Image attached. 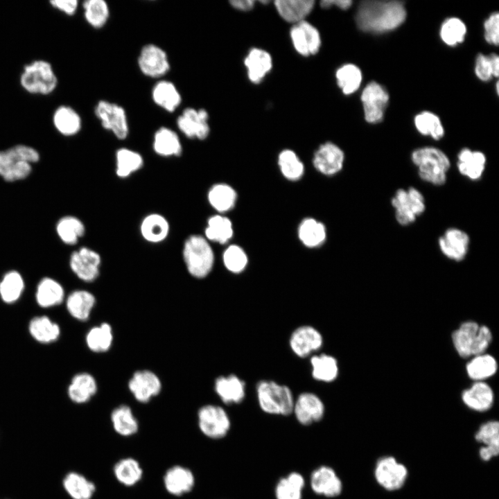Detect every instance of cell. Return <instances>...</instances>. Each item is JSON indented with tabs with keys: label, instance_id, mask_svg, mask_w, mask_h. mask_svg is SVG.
<instances>
[{
	"label": "cell",
	"instance_id": "cell-50",
	"mask_svg": "<svg viewBox=\"0 0 499 499\" xmlns=\"http://www.w3.org/2000/svg\"><path fill=\"white\" fill-rule=\"evenodd\" d=\"M417 131L425 136H430L435 140L441 139L444 129L438 116L428 111L417 114L414 119Z\"/></svg>",
	"mask_w": 499,
	"mask_h": 499
},
{
	"label": "cell",
	"instance_id": "cell-7",
	"mask_svg": "<svg viewBox=\"0 0 499 499\" xmlns=\"http://www.w3.org/2000/svg\"><path fill=\"white\" fill-rule=\"evenodd\" d=\"M198 428L206 437L220 439L225 437L231 428V420L221 406L208 404L198 411Z\"/></svg>",
	"mask_w": 499,
	"mask_h": 499
},
{
	"label": "cell",
	"instance_id": "cell-6",
	"mask_svg": "<svg viewBox=\"0 0 499 499\" xmlns=\"http://www.w3.org/2000/svg\"><path fill=\"white\" fill-rule=\"evenodd\" d=\"M397 222L407 226L415 222L426 210L425 198L416 188L399 189L391 200Z\"/></svg>",
	"mask_w": 499,
	"mask_h": 499
},
{
	"label": "cell",
	"instance_id": "cell-53",
	"mask_svg": "<svg viewBox=\"0 0 499 499\" xmlns=\"http://www.w3.org/2000/svg\"><path fill=\"white\" fill-rule=\"evenodd\" d=\"M466 34L465 24L457 17H449L441 24L440 37L447 45L455 46L464 40Z\"/></svg>",
	"mask_w": 499,
	"mask_h": 499
},
{
	"label": "cell",
	"instance_id": "cell-28",
	"mask_svg": "<svg viewBox=\"0 0 499 499\" xmlns=\"http://www.w3.org/2000/svg\"><path fill=\"white\" fill-rule=\"evenodd\" d=\"M97 389V383L92 375L80 373L72 378L67 392L73 402L82 404L88 402L96 394Z\"/></svg>",
	"mask_w": 499,
	"mask_h": 499
},
{
	"label": "cell",
	"instance_id": "cell-2",
	"mask_svg": "<svg viewBox=\"0 0 499 499\" xmlns=\"http://www.w3.org/2000/svg\"><path fill=\"white\" fill-rule=\"evenodd\" d=\"M411 159L422 180L435 186L446 183L450 162L443 151L435 147L417 148L412 152Z\"/></svg>",
	"mask_w": 499,
	"mask_h": 499
},
{
	"label": "cell",
	"instance_id": "cell-8",
	"mask_svg": "<svg viewBox=\"0 0 499 499\" xmlns=\"http://www.w3.org/2000/svg\"><path fill=\"white\" fill-rule=\"evenodd\" d=\"M94 114L102 127L112 132L117 139L123 140L128 137L129 133L128 116L122 106L101 100L96 105Z\"/></svg>",
	"mask_w": 499,
	"mask_h": 499
},
{
	"label": "cell",
	"instance_id": "cell-29",
	"mask_svg": "<svg viewBox=\"0 0 499 499\" xmlns=\"http://www.w3.org/2000/svg\"><path fill=\"white\" fill-rule=\"evenodd\" d=\"M464 403L471 409L476 411L489 410L493 403V392L489 385L482 381H476L462 395Z\"/></svg>",
	"mask_w": 499,
	"mask_h": 499
},
{
	"label": "cell",
	"instance_id": "cell-12",
	"mask_svg": "<svg viewBox=\"0 0 499 499\" xmlns=\"http://www.w3.org/2000/svg\"><path fill=\"white\" fill-rule=\"evenodd\" d=\"M138 66L143 75L154 78L164 76L170 69L167 53L153 44L142 47L138 58Z\"/></svg>",
	"mask_w": 499,
	"mask_h": 499
},
{
	"label": "cell",
	"instance_id": "cell-3",
	"mask_svg": "<svg viewBox=\"0 0 499 499\" xmlns=\"http://www.w3.org/2000/svg\"><path fill=\"white\" fill-rule=\"evenodd\" d=\"M256 392L259 405L265 413L280 416L292 413L295 399L288 386L271 380H261L256 385Z\"/></svg>",
	"mask_w": 499,
	"mask_h": 499
},
{
	"label": "cell",
	"instance_id": "cell-30",
	"mask_svg": "<svg viewBox=\"0 0 499 499\" xmlns=\"http://www.w3.org/2000/svg\"><path fill=\"white\" fill-rule=\"evenodd\" d=\"M114 476L121 484L132 487L142 479L143 471L139 462L131 457L120 459L113 466Z\"/></svg>",
	"mask_w": 499,
	"mask_h": 499
},
{
	"label": "cell",
	"instance_id": "cell-60",
	"mask_svg": "<svg viewBox=\"0 0 499 499\" xmlns=\"http://www.w3.org/2000/svg\"><path fill=\"white\" fill-rule=\"evenodd\" d=\"M351 4L352 1L351 0H324L320 2L321 7L324 8H328L332 6H335L342 10L348 9L350 8Z\"/></svg>",
	"mask_w": 499,
	"mask_h": 499
},
{
	"label": "cell",
	"instance_id": "cell-16",
	"mask_svg": "<svg viewBox=\"0 0 499 499\" xmlns=\"http://www.w3.org/2000/svg\"><path fill=\"white\" fill-rule=\"evenodd\" d=\"M128 389L138 402L147 403L160 393L161 382L153 371L139 370L129 380Z\"/></svg>",
	"mask_w": 499,
	"mask_h": 499
},
{
	"label": "cell",
	"instance_id": "cell-13",
	"mask_svg": "<svg viewBox=\"0 0 499 499\" xmlns=\"http://www.w3.org/2000/svg\"><path fill=\"white\" fill-rule=\"evenodd\" d=\"M322 333L310 325H303L295 329L289 339L292 351L298 357L304 358L319 351L323 346Z\"/></svg>",
	"mask_w": 499,
	"mask_h": 499
},
{
	"label": "cell",
	"instance_id": "cell-33",
	"mask_svg": "<svg viewBox=\"0 0 499 499\" xmlns=\"http://www.w3.org/2000/svg\"><path fill=\"white\" fill-rule=\"evenodd\" d=\"M154 103L164 110L173 112L181 104L182 96L175 85L168 80L157 82L152 89Z\"/></svg>",
	"mask_w": 499,
	"mask_h": 499
},
{
	"label": "cell",
	"instance_id": "cell-52",
	"mask_svg": "<svg viewBox=\"0 0 499 499\" xmlns=\"http://www.w3.org/2000/svg\"><path fill=\"white\" fill-rule=\"evenodd\" d=\"M299 237L307 247H314L319 245L326 238L324 226L314 219H305L299 226Z\"/></svg>",
	"mask_w": 499,
	"mask_h": 499
},
{
	"label": "cell",
	"instance_id": "cell-23",
	"mask_svg": "<svg viewBox=\"0 0 499 499\" xmlns=\"http://www.w3.org/2000/svg\"><path fill=\"white\" fill-rule=\"evenodd\" d=\"M342 150L333 143L327 142L319 146L313 157V165L320 173L331 175L339 172L344 162Z\"/></svg>",
	"mask_w": 499,
	"mask_h": 499
},
{
	"label": "cell",
	"instance_id": "cell-5",
	"mask_svg": "<svg viewBox=\"0 0 499 499\" xmlns=\"http://www.w3.org/2000/svg\"><path fill=\"white\" fill-rule=\"evenodd\" d=\"M21 87L28 93L49 95L58 84L51 64L44 60H35L24 65L19 77Z\"/></svg>",
	"mask_w": 499,
	"mask_h": 499
},
{
	"label": "cell",
	"instance_id": "cell-24",
	"mask_svg": "<svg viewBox=\"0 0 499 499\" xmlns=\"http://www.w3.org/2000/svg\"><path fill=\"white\" fill-rule=\"evenodd\" d=\"M214 389L226 405L240 403L245 397V383L235 374L220 376L214 383Z\"/></svg>",
	"mask_w": 499,
	"mask_h": 499
},
{
	"label": "cell",
	"instance_id": "cell-26",
	"mask_svg": "<svg viewBox=\"0 0 499 499\" xmlns=\"http://www.w3.org/2000/svg\"><path fill=\"white\" fill-rule=\"evenodd\" d=\"M52 121L55 130L65 137L77 134L82 128L80 116L68 105L58 107L53 112Z\"/></svg>",
	"mask_w": 499,
	"mask_h": 499
},
{
	"label": "cell",
	"instance_id": "cell-37",
	"mask_svg": "<svg viewBox=\"0 0 499 499\" xmlns=\"http://www.w3.org/2000/svg\"><path fill=\"white\" fill-rule=\"evenodd\" d=\"M313 0H277L274 6L281 17L288 22L298 23L310 12Z\"/></svg>",
	"mask_w": 499,
	"mask_h": 499
},
{
	"label": "cell",
	"instance_id": "cell-57",
	"mask_svg": "<svg viewBox=\"0 0 499 499\" xmlns=\"http://www.w3.org/2000/svg\"><path fill=\"white\" fill-rule=\"evenodd\" d=\"M223 263L225 268L233 273L242 272L247 263L244 251L237 245H230L223 254Z\"/></svg>",
	"mask_w": 499,
	"mask_h": 499
},
{
	"label": "cell",
	"instance_id": "cell-31",
	"mask_svg": "<svg viewBox=\"0 0 499 499\" xmlns=\"http://www.w3.org/2000/svg\"><path fill=\"white\" fill-rule=\"evenodd\" d=\"M110 419L115 432L123 437H130L139 431V422L128 405H120L111 412Z\"/></svg>",
	"mask_w": 499,
	"mask_h": 499
},
{
	"label": "cell",
	"instance_id": "cell-56",
	"mask_svg": "<svg viewBox=\"0 0 499 499\" xmlns=\"http://www.w3.org/2000/svg\"><path fill=\"white\" fill-rule=\"evenodd\" d=\"M478 441L484 444L485 448L496 454L499 452V423L491 421L484 423L475 435Z\"/></svg>",
	"mask_w": 499,
	"mask_h": 499
},
{
	"label": "cell",
	"instance_id": "cell-49",
	"mask_svg": "<svg viewBox=\"0 0 499 499\" xmlns=\"http://www.w3.org/2000/svg\"><path fill=\"white\" fill-rule=\"evenodd\" d=\"M86 21L94 28L103 27L110 17V9L104 0H87L82 3Z\"/></svg>",
	"mask_w": 499,
	"mask_h": 499
},
{
	"label": "cell",
	"instance_id": "cell-15",
	"mask_svg": "<svg viewBox=\"0 0 499 499\" xmlns=\"http://www.w3.org/2000/svg\"><path fill=\"white\" fill-rule=\"evenodd\" d=\"M209 114L204 109L185 108L177 119L179 130L189 139H205L210 132Z\"/></svg>",
	"mask_w": 499,
	"mask_h": 499
},
{
	"label": "cell",
	"instance_id": "cell-19",
	"mask_svg": "<svg viewBox=\"0 0 499 499\" xmlns=\"http://www.w3.org/2000/svg\"><path fill=\"white\" fill-rule=\"evenodd\" d=\"M163 484L169 494L180 497L192 491L195 484V477L190 469L177 464L166 471Z\"/></svg>",
	"mask_w": 499,
	"mask_h": 499
},
{
	"label": "cell",
	"instance_id": "cell-55",
	"mask_svg": "<svg viewBox=\"0 0 499 499\" xmlns=\"http://www.w3.org/2000/svg\"><path fill=\"white\" fill-rule=\"evenodd\" d=\"M475 73L477 77L482 81H488L493 76L498 77L499 74V58L496 53L489 55L479 54L475 60Z\"/></svg>",
	"mask_w": 499,
	"mask_h": 499
},
{
	"label": "cell",
	"instance_id": "cell-36",
	"mask_svg": "<svg viewBox=\"0 0 499 499\" xmlns=\"http://www.w3.org/2000/svg\"><path fill=\"white\" fill-rule=\"evenodd\" d=\"M64 490L72 499H91L96 492L95 484L78 472H69L63 479Z\"/></svg>",
	"mask_w": 499,
	"mask_h": 499
},
{
	"label": "cell",
	"instance_id": "cell-62",
	"mask_svg": "<svg viewBox=\"0 0 499 499\" xmlns=\"http://www.w3.org/2000/svg\"><path fill=\"white\" fill-rule=\"evenodd\" d=\"M496 91H497V94H498V82H496Z\"/></svg>",
	"mask_w": 499,
	"mask_h": 499
},
{
	"label": "cell",
	"instance_id": "cell-44",
	"mask_svg": "<svg viewBox=\"0 0 499 499\" xmlns=\"http://www.w3.org/2000/svg\"><path fill=\"white\" fill-rule=\"evenodd\" d=\"M116 164L117 176L125 178L143 166V159L139 152L127 148H121L116 152Z\"/></svg>",
	"mask_w": 499,
	"mask_h": 499
},
{
	"label": "cell",
	"instance_id": "cell-45",
	"mask_svg": "<svg viewBox=\"0 0 499 499\" xmlns=\"http://www.w3.org/2000/svg\"><path fill=\"white\" fill-rule=\"evenodd\" d=\"M236 199L235 191L226 184H215L208 193L209 204L219 212L227 211L233 208Z\"/></svg>",
	"mask_w": 499,
	"mask_h": 499
},
{
	"label": "cell",
	"instance_id": "cell-1",
	"mask_svg": "<svg viewBox=\"0 0 499 499\" xmlns=\"http://www.w3.org/2000/svg\"><path fill=\"white\" fill-rule=\"evenodd\" d=\"M405 18L404 4L399 1H363L356 14L358 27L371 33L392 30L401 26Z\"/></svg>",
	"mask_w": 499,
	"mask_h": 499
},
{
	"label": "cell",
	"instance_id": "cell-43",
	"mask_svg": "<svg viewBox=\"0 0 499 499\" xmlns=\"http://www.w3.org/2000/svg\"><path fill=\"white\" fill-rule=\"evenodd\" d=\"M56 232L64 243L73 245L84 235L85 227L79 218L73 216H66L58 221Z\"/></svg>",
	"mask_w": 499,
	"mask_h": 499
},
{
	"label": "cell",
	"instance_id": "cell-25",
	"mask_svg": "<svg viewBox=\"0 0 499 499\" xmlns=\"http://www.w3.org/2000/svg\"><path fill=\"white\" fill-rule=\"evenodd\" d=\"M486 162L487 158L483 152L464 148L457 155V167L462 175L477 181L482 177Z\"/></svg>",
	"mask_w": 499,
	"mask_h": 499
},
{
	"label": "cell",
	"instance_id": "cell-10",
	"mask_svg": "<svg viewBox=\"0 0 499 499\" xmlns=\"http://www.w3.org/2000/svg\"><path fill=\"white\" fill-rule=\"evenodd\" d=\"M361 100L365 120L369 123L380 122L389 101V94L379 83L371 81L364 88Z\"/></svg>",
	"mask_w": 499,
	"mask_h": 499
},
{
	"label": "cell",
	"instance_id": "cell-54",
	"mask_svg": "<svg viewBox=\"0 0 499 499\" xmlns=\"http://www.w3.org/2000/svg\"><path fill=\"white\" fill-rule=\"evenodd\" d=\"M278 164L281 173L288 180H298L304 173L303 164L290 150H283L279 154Z\"/></svg>",
	"mask_w": 499,
	"mask_h": 499
},
{
	"label": "cell",
	"instance_id": "cell-59",
	"mask_svg": "<svg viewBox=\"0 0 499 499\" xmlns=\"http://www.w3.org/2000/svg\"><path fill=\"white\" fill-rule=\"evenodd\" d=\"M49 3L53 8L68 16L73 15L78 6L77 0H52Z\"/></svg>",
	"mask_w": 499,
	"mask_h": 499
},
{
	"label": "cell",
	"instance_id": "cell-11",
	"mask_svg": "<svg viewBox=\"0 0 499 499\" xmlns=\"http://www.w3.org/2000/svg\"><path fill=\"white\" fill-rule=\"evenodd\" d=\"M100 265V254L86 247L74 251L69 259V266L72 272L85 282H92L98 278Z\"/></svg>",
	"mask_w": 499,
	"mask_h": 499
},
{
	"label": "cell",
	"instance_id": "cell-27",
	"mask_svg": "<svg viewBox=\"0 0 499 499\" xmlns=\"http://www.w3.org/2000/svg\"><path fill=\"white\" fill-rule=\"evenodd\" d=\"M170 225L162 215L152 213L147 215L140 225V232L143 238L148 243H159L168 236Z\"/></svg>",
	"mask_w": 499,
	"mask_h": 499
},
{
	"label": "cell",
	"instance_id": "cell-46",
	"mask_svg": "<svg viewBox=\"0 0 499 499\" xmlns=\"http://www.w3.org/2000/svg\"><path fill=\"white\" fill-rule=\"evenodd\" d=\"M205 236L207 240L224 244L233 236L232 224L229 219L225 216H213L208 220Z\"/></svg>",
	"mask_w": 499,
	"mask_h": 499
},
{
	"label": "cell",
	"instance_id": "cell-61",
	"mask_svg": "<svg viewBox=\"0 0 499 499\" xmlns=\"http://www.w3.org/2000/svg\"><path fill=\"white\" fill-rule=\"evenodd\" d=\"M229 3L237 10L247 11L253 8L254 1L252 0H234L230 1Z\"/></svg>",
	"mask_w": 499,
	"mask_h": 499
},
{
	"label": "cell",
	"instance_id": "cell-14",
	"mask_svg": "<svg viewBox=\"0 0 499 499\" xmlns=\"http://www.w3.org/2000/svg\"><path fill=\"white\" fill-rule=\"evenodd\" d=\"M292 413L298 423L308 426L323 419L325 406L317 394L305 392L295 399Z\"/></svg>",
	"mask_w": 499,
	"mask_h": 499
},
{
	"label": "cell",
	"instance_id": "cell-51",
	"mask_svg": "<svg viewBox=\"0 0 499 499\" xmlns=\"http://www.w3.org/2000/svg\"><path fill=\"white\" fill-rule=\"evenodd\" d=\"M338 85L344 94L355 92L360 87L362 76L360 69L355 64H346L336 71Z\"/></svg>",
	"mask_w": 499,
	"mask_h": 499
},
{
	"label": "cell",
	"instance_id": "cell-47",
	"mask_svg": "<svg viewBox=\"0 0 499 499\" xmlns=\"http://www.w3.org/2000/svg\"><path fill=\"white\" fill-rule=\"evenodd\" d=\"M24 289V281L19 272L11 270L6 272L0 281V296L7 304L19 299Z\"/></svg>",
	"mask_w": 499,
	"mask_h": 499
},
{
	"label": "cell",
	"instance_id": "cell-40",
	"mask_svg": "<svg viewBox=\"0 0 499 499\" xmlns=\"http://www.w3.org/2000/svg\"><path fill=\"white\" fill-rule=\"evenodd\" d=\"M305 479L298 472H291L280 478L274 488L276 499H302Z\"/></svg>",
	"mask_w": 499,
	"mask_h": 499
},
{
	"label": "cell",
	"instance_id": "cell-4",
	"mask_svg": "<svg viewBox=\"0 0 499 499\" xmlns=\"http://www.w3.org/2000/svg\"><path fill=\"white\" fill-rule=\"evenodd\" d=\"M182 255L186 270L193 277L202 279L211 271L213 252L204 237L198 234L189 236L184 241Z\"/></svg>",
	"mask_w": 499,
	"mask_h": 499
},
{
	"label": "cell",
	"instance_id": "cell-17",
	"mask_svg": "<svg viewBox=\"0 0 499 499\" xmlns=\"http://www.w3.org/2000/svg\"><path fill=\"white\" fill-rule=\"evenodd\" d=\"M408 471L404 465L392 457L379 459L375 469V477L383 488L393 491L400 489L407 478Z\"/></svg>",
	"mask_w": 499,
	"mask_h": 499
},
{
	"label": "cell",
	"instance_id": "cell-32",
	"mask_svg": "<svg viewBox=\"0 0 499 499\" xmlns=\"http://www.w3.org/2000/svg\"><path fill=\"white\" fill-rule=\"evenodd\" d=\"M95 304L94 295L84 290H77L71 292L66 302L69 314L80 321H86L89 319Z\"/></svg>",
	"mask_w": 499,
	"mask_h": 499
},
{
	"label": "cell",
	"instance_id": "cell-9",
	"mask_svg": "<svg viewBox=\"0 0 499 499\" xmlns=\"http://www.w3.org/2000/svg\"><path fill=\"white\" fill-rule=\"evenodd\" d=\"M32 171L19 144L0 150V176L6 182H15L26 178Z\"/></svg>",
	"mask_w": 499,
	"mask_h": 499
},
{
	"label": "cell",
	"instance_id": "cell-22",
	"mask_svg": "<svg viewBox=\"0 0 499 499\" xmlns=\"http://www.w3.org/2000/svg\"><path fill=\"white\" fill-rule=\"evenodd\" d=\"M290 37L296 51L302 55L315 54L320 46L319 32L306 21L296 23L290 30Z\"/></svg>",
	"mask_w": 499,
	"mask_h": 499
},
{
	"label": "cell",
	"instance_id": "cell-58",
	"mask_svg": "<svg viewBox=\"0 0 499 499\" xmlns=\"http://www.w3.org/2000/svg\"><path fill=\"white\" fill-rule=\"evenodd\" d=\"M484 39L491 44L496 46L499 43V14L498 12H493L484 21Z\"/></svg>",
	"mask_w": 499,
	"mask_h": 499
},
{
	"label": "cell",
	"instance_id": "cell-41",
	"mask_svg": "<svg viewBox=\"0 0 499 499\" xmlns=\"http://www.w3.org/2000/svg\"><path fill=\"white\" fill-rule=\"evenodd\" d=\"M28 330L35 340L44 344L55 341L60 334L59 326L46 316L33 318L29 323Z\"/></svg>",
	"mask_w": 499,
	"mask_h": 499
},
{
	"label": "cell",
	"instance_id": "cell-34",
	"mask_svg": "<svg viewBox=\"0 0 499 499\" xmlns=\"http://www.w3.org/2000/svg\"><path fill=\"white\" fill-rule=\"evenodd\" d=\"M152 148L157 155L163 157L180 156L182 152L178 135L166 127H161L155 132Z\"/></svg>",
	"mask_w": 499,
	"mask_h": 499
},
{
	"label": "cell",
	"instance_id": "cell-39",
	"mask_svg": "<svg viewBox=\"0 0 499 499\" xmlns=\"http://www.w3.org/2000/svg\"><path fill=\"white\" fill-rule=\"evenodd\" d=\"M250 80L254 83L259 82L272 68L270 55L259 49H252L245 59Z\"/></svg>",
	"mask_w": 499,
	"mask_h": 499
},
{
	"label": "cell",
	"instance_id": "cell-42",
	"mask_svg": "<svg viewBox=\"0 0 499 499\" xmlns=\"http://www.w3.org/2000/svg\"><path fill=\"white\" fill-rule=\"evenodd\" d=\"M113 339L112 328L107 322L91 328L85 338L87 346L95 353L107 351L112 347Z\"/></svg>",
	"mask_w": 499,
	"mask_h": 499
},
{
	"label": "cell",
	"instance_id": "cell-20",
	"mask_svg": "<svg viewBox=\"0 0 499 499\" xmlns=\"http://www.w3.org/2000/svg\"><path fill=\"white\" fill-rule=\"evenodd\" d=\"M438 243L440 251L446 257L452 261H462L467 255L470 238L467 233L459 229L448 228L439 237Z\"/></svg>",
	"mask_w": 499,
	"mask_h": 499
},
{
	"label": "cell",
	"instance_id": "cell-38",
	"mask_svg": "<svg viewBox=\"0 0 499 499\" xmlns=\"http://www.w3.org/2000/svg\"><path fill=\"white\" fill-rule=\"evenodd\" d=\"M64 291L60 283L50 277L43 278L37 286L35 299L39 306L49 308L62 302Z\"/></svg>",
	"mask_w": 499,
	"mask_h": 499
},
{
	"label": "cell",
	"instance_id": "cell-18",
	"mask_svg": "<svg viewBox=\"0 0 499 499\" xmlns=\"http://www.w3.org/2000/svg\"><path fill=\"white\" fill-rule=\"evenodd\" d=\"M310 486L314 493L325 498H335L342 491V483L335 470L329 466H320L313 471Z\"/></svg>",
	"mask_w": 499,
	"mask_h": 499
},
{
	"label": "cell",
	"instance_id": "cell-21",
	"mask_svg": "<svg viewBox=\"0 0 499 499\" xmlns=\"http://www.w3.org/2000/svg\"><path fill=\"white\" fill-rule=\"evenodd\" d=\"M458 354L467 358L480 354V326L474 322H466L454 331L452 336Z\"/></svg>",
	"mask_w": 499,
	"mask_h": 499
},
{
	"label": "cell",
	"instance_id": "cell-35",
	"mask_svg": "<svg viewBox=\"0 0 499 499\" xmlns=\"http://www.w3.org/2000/svg\"><path fill=\"white\" fill-rule=\"evenodd\" d=\"M312 377L317 381L331 383L339 373L337 360L331 355L320 353L312 356L310 359Z\"/></svg>",
	"mask_w": 499,
	"mask_h": 499
},
{
	"label": "cell",
	"instance_id": "cell-48",
	"mask_svg": "<svg viewBox=\"0 0 499 499\" xmlns=\"http://www.w3.org/2000/svg\"><path fill=\"white\" fill-rule=\"evenodd\" d=\"M497 370L495 358L488 354L475 356L466 365L469 376L476 381H481L493 376Z\"/></svg>",
	"mask_w": 499,
	"mask_h": 499
}]
</instances>
